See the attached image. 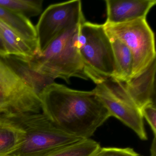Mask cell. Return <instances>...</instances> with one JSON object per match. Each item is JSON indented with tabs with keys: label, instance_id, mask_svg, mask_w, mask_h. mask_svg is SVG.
I'll list each match as a JSON object with an SVG mask.
<instances>
[{
	"label": "cell",
	"instance_id": "16",
	"mask_svg": "<svg viewBox=\"0 0 156 156\" xmlns=\"http://www.w3.org/2000/svg\"><path fill=\"white\" fill-rule=\"evenodd\" d=\"M21 131L7 125L0 124V156H7L20 144Z\"/></svg>",
	"mask_w": 156,
	"mask_h": 156
},
{
	"label": "cell",
	"instance_id": "13",
	"mask_svg": "<svg viewBox=\"0 0 156 156\" xmlns=\"http://www.w3.org/2000/svg\"><path fill=\"white\" fill-rule=\"evenodd\" d=\"M0 21L28 41L38 44L35 27L28 18L0 7Z\"/></svg>",
	"mask_w": 156,
	"mask_h": 156
},
{
	"label": "cell",
	"instance_id": "14",
	"mask_svg": "<svg viewBox=\"0 0 156 156\" xmlns=\"http://www.w3.org/2000/svg\"><path fill=\"white\" fill-rule=\"evenodd\" d=\"M100 148L99 143L87 139L65 146L46 156H95Z\"/></svg>",
	"mask_w": 156,
	"mask_h": 156
},
{
	"label": "cell",
	"instance_id": "2",
	"mask_svg": "<svg viewBox=\"0 0 156 156\" xmlns=\"http://www.w3.org/2000/svg\"><path fill=\"white\" fill-rule=\"evenodd\" d=\"M0 124L21 131L20 144L7 156H46L83 139L60 129L43 113L0 115Z\"/></svg>",
	"mask_w": 156,
	"mask_h": 156
},
{
	"label": "cell",
	"instance_id": "9",
	"mask_svg": "<svg viewBox=\"0 0 156 156\" xmlns=\"http://www.w3.org/2000/svg\"><path fill=\"white\" fill-rule=\"evenodd\" d=\"M107 20L104 24L117 25L146 19L156 5L155 0H106Z\"/></svg>",
	"mask_w": 156,
	"mask_h": 156
},
{
	"label": "cell",
	"instance_id": "4",
	"mask_svg": "<svg viewBox=\"0 0 156 156\" xmlns=\"http://www.w3.org/2000/svg\"><path fill=\"white\" fill-rule=\"evenodd\" d=\"M78 47L85 74L96 84L114 76L115 62L111 41L103 24L83 23Z\"/></svg>",
	"mask_w": 156,
	"mask_h": 156
},
{
	"label": "cell",
	"instance_id": "12",
	"mask_svg": "<svg viewBox=\"0 0 156 156\" xmlns=\"http://www.w3.org/2000/svg\"><path fill=\"white\" fill-rule=\"evenodd\" d=\"M108 36L111 41L115 67V73L111 78L121 82H127L132 76L133 65L132 53L127 46L118 39Z\"/></svg>",
	"mask_w": 156,
	"mask_h": 156
},
{
	"label": "cell",
	"instance_id": "15",
	"mask_svg": "<svg viewBox=\"0 0 156 156\" xmlns=\"http://www.w3.org/2000/svg\"><path fill=\"white\" fill-rule=\"evenodd\" d=\"M43 0H0V7L30 19L42 12Z\"/></svg>",
	"mask_w": 156,
	"mask_h": 156
},
{
	"label": "cell",
	"instance_id": "17",
	"mask_svg": "<svg viewBox=\"0 0 156 156\" xmlns=\"http://www.w3.org/2000/svg\"><path fill=\"white\" fill-rule=\"evenodd\" d=\"M141 115L150 126L154 137H156V108L153 101L145 104L140 108Z\"/></svg>",
	"mask_w": 156,
	"mask_h": 156
},
{
	"label": "cell",
	"instance_id": "6",
	"mask_svg": "<svg viewBox=\"0 0 156 156\" xmlns=\"http://www.w3.org/2000/svg\"><path fill=\"white\" fill-rule=\"evenodd\" d=\"M103 25L108 35L118 39L131 51L133 58L131 78L141 74L156 59L155 36L146 19Z\"/></svg>",
	"mask_w": 156,
	"mask_h": 156
},
{
	"label": "cell",
	"instance_id": "11",
	"mask_svg": "<svg viewBox=\"0 0 156 156\" xmlns=\"http://www.w3.org/2000/svg\"><path fill=\"white\" fill-rule=\"evenodd\" d=\"M0 36L8 55L30 61L40 54L38 44L26 41L1 21H0Z\"/></svg>",
	"mask_w": 156,
	"mask_h": 156
},
{
	"label": "cell",
	"instance_id": "21",
	"mask_svg": "<svg viewBox=\"0 0 156 156\" xmlns=\"http://www.w3.org/2000/svg\"><path fill=\"white\" fill-rule=\"evenodd\" d=\"M139 156H140V155H139Z\"/></svg>",
	"mask_w": 156,
	"mask_h": 156
},
{
	"label": "cell",
	"instance_id": "20",
	"mask_svg": "<svg viewBox=\"0 0 156 156\" xmlns=\"http://www.w3.org/2000/svg\"><path fill=\"white\" fill-rule=\"evenodd\" d=\"M151 156H156V137H154L151 145Z\"/></svg>",
	"mask_w": 156,
	"mask_h": 156
},
{
	"label": "cell",
	"instance_id": "8",
	"mask_svg": "<svg viewBox=\"0 0 156 156\" xmlns=\"http://www.w3.org/2000/svg\"><path fill=\"white\" fill-rule=\"evenodd\" d=\"M85 21L80 0L55 3L47 7L35 26L40 54L60 34Z\"/></svg>",
	"mask_w": 156,
	"mask_h": 156
},
{
	"label": "cell",
	"instance_id": "3",
	"mask_svg": "<svg viewBox=\"0 0 156 156\" xmlns=\"http://www.w3.org/2000/svg\"><path fill=\"white\" fill-rule=\"evenodd\" d=\"M80 25L60 34L41 54L27 61L31 69L42 76L68 83L72 77L87 80L78 50Z\"/></svg>",
	"mask_w": 156,
	"mask_h": 156
},
{
	"label": "cell",
	"instance_id": "5",
	"mask_svg": "<svg viewBox=\"0 0 156 156\" xmlns=\"http://www.w3.org/2000/svg\"><path fill=\"white\" fill-rule=\"evenodd\" d=\"M41 111V104L35 87L0 57V115Z\"/></svg>",
	"mask_w": 156,
	"mask_h": 156
},
{
	"label": "cell",
	"instance_id": "18",
	"mask_svg": "<svg viewBox=\"0 0 156 156\" xmlns=\"http://www.w3.org/2000/svg\"><path fill=\"white\" fill-rule=\"evenodd\" d=\"M131 148H100L95 156H139Z\"/></svg>",
	"mask_w": 156,
	"mask_h": 156
},
{
	"label": "cell",
	"instance_id": "19",
	"mask_svg": "<svg viewBox=\"0 0 156 156\" xmlns=\"http://www.w3.org/2000/svg\"><path fill=\"white\" fill-rule=\"evenodd\" d=\"M7 56H9V55H8L7 50L5 48V45H4L1 37L0 36V57L4 58Z\"/></svg>",
	"mask_w": 156,
	"mask_h": 156
},
{
	"label": "cell",
	"instance_id": "7",
	"mask_svg": "<svg viewBox=\"0 0 156 156\" xmlns=\"http://www.w3.org/2000/svg\"><path fill=\"white\" fill-rule=\"evenodd\" d=\"M93 91L114 116L130 128L142 140H147L140 109L127 92L124 83L108 78Z\"/></svg>",
	"mask_w": 156,
	"mask_h": 156
},
{
	"label": "cell",
	"instance_id": "1",
	"mask_svg": "<svg viewBox=\"0 0 156 156\" xmlns=\"http://www.w3.org/2000/svg\"><path fill=\"white\" fill-rule=\"evenodd\" d=\"M41 111L67 134L89 139L111 117L94 91H80L54 82L39 94Z\"/></svg>",
	"mask_w": 156,
	"mask_h": 156
},
{
	"label": "cell",
	"instance_id": "10",
	"mask_svg": "<svg viewBox=\"0 0 156 156\" xmlns=\"http://www.w3.org/2000/svg\"><path fill=\"white\" fill-rule=\"evenodd\" d=\"M156 71V59L141 74L123 82L127 92L140 109L145 104L154 102Z\"/></svg>",
	"mask_w": 156,
	"mask_h": 156
}]
</instances>
